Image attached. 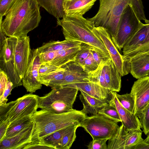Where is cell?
I'll use <instances>...</instances> for the list:
<instances>
[{
	"label": "cell",
	"mask_w": 149,
	"mask_h": 149,
	"mask_svg": "<svg viewBox=\"0 0 149 149\" xmlns=\"http://www.w3.org/2000/svg\"><path fill=\"white\" fill-rule=\"evenodd\" d=\"M98 113L109 118L118 122L121 121L116 109L109 103L101 109Z\"/></svg>",
	"instance_id": "d6a6232c"
},
{
	"label": "cell",
	"mask_w": 149,
	"mask_h": 149,
	"mask_svg": "<svg viewBox=\"0 0 149 149\" xmlns=\"http://www.w3.org/2000/svg\"><path fill=\"white\" fill-rule=\"evenodd\" d=\"M57 24L62 27L65 40L87 44L111 57L93 22L79 15H64L57 19Z\"/></svg>",
	"instance_id": "7a4b0ae2"
},
{
	"label": "cell",
	"mask_w": 149,
	"mask_h": 149,
	"mask_svg": "<svg viewBox=\"0 0 149 149\" xmlns=\"http://www.w3.org/2000/svg\"><path fill=\"white\" fill-rule=\"evenodd\" d=\"M80 91L79 98L83 105V108L81 111L86 115L97 114L101 109L109 103L110 100L99 99L92 97L82 91Z\"/></svg>",
	"instance_id": "ffe728a7"
},
{
	"label": "cell",
	"mask_w": 149,
	"mask_h": 149,
	"mask_svg": "<svg viewBox=\"0 0 149 149\" xmlns=\"http://www.w3.org/2000/svg\"><path fill=\"white\" fill-rule=\"evenodd\" d=\"M90 52L95 61L99 65L111 58V57L93 47H91Z\"/></svg>",
	"instance_id": "f35d334b"
},
{
	"label": "cell",
	"mask_w": 149,
	"mask_h": 149,
	"mask_svg": "<svg viewBox=\"0 0 149 149\" xmlns=\"http://www.w3.org/2000/svg\"><path fill=\"white\" fill-rule=\"evenodd\" d=\"M97 0H64V15L83 16L93 7Z\"/></svg>",
	"instance_id": "d6986e66"
},
{
	"label": "cell",
	"mask_w": 149,
	"mask_h": 149,
	"mask_svg": "<svg viewBox=\"0 0 149 149\" xmlns=\"http://www.w3.org/2000/svg\"><path fill=\"white\" fill-rule=\"evenodd\" d=\"M96 28L111 58L122 76L128 74L130 72V63L124 59L123 55L119 52L107 30L101 26Z\"/></svg>",
	"instance_id": "7c38bea8"
},
{
	"label": "cell",
	"mask_w": 149,
	"mask_h": 149,
	"mask_svg": "<svg viewBox=\"0 0 149 149\" xmlns=\"http://www.w3.org/2000/svg\"><path fill=\"white\" fill-rule=\"evenodd\" d=\"M64 0H37L40 6L57 19L65 15L63 8Z\"/></svg>",
	"instance_id": "d4e9b609"
},
{
	"label": "cell",
	"mask_w": 149,
	"mask_h": 149,
	"mask_svg": "<svg viewBox=\"0 0 149 149\" xmlns=\"http://www.w3.org/2000/svg\"><path fill=\"white\" fill-rule=\"evenodd\" d=\"M81 111L74 109L56 113L41 109L31 115L35 123L31 144L38 143L45 136L69 126L81 123L87 116Z\"/></svg>",
	"instance_id": "3957f363"
},
{
	"label": "cell",
	"mask_w": 149,
	"mask_h": 149,
	"mask_svg": "<svg viewBox=\"0 0 149 149\" xmlns=\"http://www.w3.org/2000/svg\"><path fill=\"white\" fill-rule=\"evenodd\" d=\"M33 122L31 116L17 119L10 122L5 137H10L15 135L29 126Z\"/></svg>",
	"instance_id": "4316f807"
},
{
	"label": "cell",
	"mask_w": 149,
	"mask_h": 149,
	"mask_svg": "<svg viewBox=\"0 0 149 149\" xmlns=\"http://www.w3.org/2000/svg\"><path fill=\"white\" fill-rule=\"evenodd\" d=\"M64 70L61 67L58 70L40 78L41 83L52 89L62 86L64 79Z\"/></svg>",
	"instance_id": "83f0119b"
},
{
	"label": "cell",
	"mask_w": 149,
	"mask_h": 149,
	"mask_svg": "<svg viewBox=\"0 0 149 149\" xmlns=\"http://www.w3.org/2000/svg\"><path fill=\"white\" fill-rule=\"evenodd\" d=\"M61 68L49 63H41L39 71V79L58 70Z\"/></svg>",
	"instance_id": "8d00e7d4"
},
{
	"label": "cell",
	"mask_w": 149,
	"mask_h": 149,
	"mask_svg": "<svg viewBox=\"0 0 149 149\" xmlns=\"http://www.w3.org/2000/svg\"><path fill=\"white\" fill-rule=\"evenodd\" d=\"M41 63L38 48L33 49L27 70L22 81L27 92L32 93L41 88L42 84L39 79V71Z\"/></svg>",
	"instance_id": "4fadbf2b"
},
{
	"label": "cell",
	"mask_w": 149,
	"mask_h": 149,
	"mask_svg": "<svg viewBox=\"0 0 149 149\" xmlns=\"http://www.w3.org/2000/svg\"><path fill=\"white\" fill-rule=\"evenodd\" d=\"M35 127L33 123L28 127L15 135L5 137L0 141V149H25L32 143V136Z\"/></svg>",
	"instance_id": "9a60e30c"
},
{
	"label": "cell",
	"mask_w": 149,
	"mask_h": 149,
	"mask_svg": "<svg viewBox=\"0 0 149 149\" xmlns=\"http://www.w3.org/2000/svg\"><path fill=\"white\" fill-rule=\"evenodd\" d=\"M79 124L69 126L56 131L44 137L40 142L52 149H60L61 140L65 134Z\"/></svg>",
	"instance_id": "cb8c5ba5"
},
{
	"label": "cell",
	"mask_w": 149,
	"mask_h": 149,
	"mask_svg": "<svg viewBox=\"0 0 149 149\" xmlns=\"http://www.w3.org/2000/svg\"><path fill=\"white\" fill-rule=\"evenodd\" d=\"M138 117L142 126L143 131L147 136L149 134V104Z\"/></svg>",
	"instance_id": "d590c367"
},
{
	"label": "cell",
	"mask_w": 149,
	"mask_h": 149,
	"mask_svg": "<svg viewBox=\"0 0 149 149\" xmlns=\"http://www.w3.org/2000/svg\"><path fill=\"white\" fill-rule=\"evenodd\" d=\"M17 38L7 37L0 49V69L7 74L8 80L12 82L13 88L22 85V80L15 68L14 49Z\"/></svg>",
	"instance_id": "30bf717a"
},
{
	"label": "cell",
	"mask_w": 149,
	"mask_h": 149,
	"mask_svg": "<svg viewBox=\"0 0 149 149\" xmlns=\"http://www.w3.org/2000/svg\"><path fill=\"white\" fill-rule=\"evenodd\" d=\"M148 76H149V74H148Z\"/></svg>",
	"instance_id": "681fc988"
},
{
	"label": "cell",
	"mask_w": 149,
	"mask_h": 149,
	"mask_svg": "<svg viewBox=\"0 0 149 149\" xmlns=\"http://www.w3.org/2000/svg\"><path fill=\"white\" fill-rule=\"evenodd\" d=\"M80 124H79L65 134L61 140L60 149H69L71 148L76 138V130L80 127Z\"/></svg>",
	"instance_id": "1f68e13d"
},
{
	"label": "cell",
	"mask_w": 149,
	"mask_h": 149,
	"mask_svg": "<svg viewBox=\"0 0 149 149\" xmlns=\"http://www.w3.org/2000/svg\"><path fill=\"white\" fill-rule=\"evenodd\" d=\"M129 4L131 6L139 20L145 21L146 19L141 0H130Z\"/></svg>",
	"instance_id": "e575fe53"
},
{
	"label": "cell",
	"mask_w": 149,
	"mask_h": 149,
	"mask_svg": "<svg viewBox=\"0 0 149 149\" xmlns=\"http://www.w3.org/2000/svg\"><path fill=\"white\" fill-rule=\"evenodd\" d=\"M128 4L124 9L119 19L116 36L111 38L116 48L120 51L130 39L143 25Z\"/></svg>",
	"instance_id": "9c48e42d"
},
{
	"label": "cell",
	"mask_w": 149,
	"mask_h": 149,
	"mask_svg": "<svg viewBox=\"0 0 149 149\" xmlns=\"http://www.w3.org/2000/svg\"><path fill=\"white\" fill-rule=\"evenodd\" d=\"M142 132L140 129L127 131L125 130L124 136V149H132L142 137Z\"/></svg>",
	"instance_id": "f546056e"
},
{
	"label": "cell",
	"mask_w": 149,
	"mask_h": 149,
	"mask_svg": "<svg viewBox=\"0 0 149 149\" xmlns=\"http://www.w3.org/2000/svg\"><path fill=\"white\" fill-rule=\"evenodd\" d=\"M8 80V78L6 73L0 69V97L4 93Z\"/></svg>",
	"instance_id": "ee69618b"
},
{
	"label": "cell",
	"mask_w": 149,
	"mask_h": 149,
	"mask_svg": "<svg viewBox=\"0 0 149 149\" xmlns=\"http://www.w3.org/2000/svg\"><path fill=\"white\" fill-rule=\"evenodd\" d=\"M64 70V77L62 86L67 85L88 82V73L83 67L74 61L68 63L62 66Z\"/></svg>",
	"instance_id": "e0dca14e"
},
{
	"label": "cell",
	"mask_w": 149,
	"mask_h": 149,
	"mask_svg": "<svg viewBox=\"0 0 149 149\" xmlns=\"http://www.w3.org/2000/svg\"><path fill=\"white\" fill-rule=\"evenodd\" d=\"M99 65L95 61L90 52V55L84 61L82 67L84 71L88 73L96 70Z\"/></svg>",
	"instance_id": "74e56055"
},
{
	"label": "cell",
	"mask_w": 149,
	"mask_h": 149,
	"mask_svg": "<svg viewBox=\"0 0 149 149\" xmlns=\"http://www.w3.org/2000/svg\"><path fill=\"white\" fill-rule=\"evenodd\" d=\"M38 96L27 94L16 100L0 106V121L10 123L17 119L31 116L38 108Z\"/></svg>",
	"instance_id": "8992f818"
},
{
	"label": "cell",
	"mask_w": 149,
	"mask_h": 149,
	"mask_svg": "<svg viewBox=\"0 0 149 149\" xmlns=\"http://www.w3.org/2000/svg\"><path fill=\"white\" fill-rule=\"evenodd\" d=\"M109 103L116 109L121 120L122 124L127 131L140 129L142 126L138 117L125 108L117 98L115 92L110 93Z\"/></svg>",
	"instance_id": "2e32d148"
},
{
	"label": "cell",
	"mask_w": 149,
	"mask_h": 149,
	"mask_svg": "<svg viewBox=\"0 0 149 149\" xmlns=\"http://www.w3.org/2000/svg\"><path fill=\"white\" fill-rule=\"evenodd\" d=\"M79 90L63 86L52 89L48 93L38 97V108L51 113H61L71 111Z\"/></svg>",
	"instance_id": "5b68a950"
},
{
	"label": "cell",
	"mask_w": 149,
	"mask_h": 149,
	"mask_svg": "<svg viewBox=\"0 0 149 149\" xmlns=\"http://www.w3.org/2000/svg\"><path fill=\"white\" fill-rule=\"evenodd\" d=\"M144 140L146 142H149V134L147 135V137L144 139Z\"/></svg>",
	"instance_id": "c3c4849f"
},
{
	"label": "cell",
	"mask_w": 149,
	"mask_h": 149,
	"mask_svg": "<svg viewBox=\"0 0 149 149\" xmlns=\"http://www.w3.org/2000/svg\"><path fill=\"white\" fill-rule=\"evenodd\" d=\"M56 53L57 51H56L39 53V56L41 63H50L55 57Z\"/></svg>",
	"instance_id": "b9f144b4"
},
{
	"label": "cell",
	"mask_w": 149,
	"mask_h": 149,
	"mask_svg": "<svg viewBox=\"0 0 149 149\" xmlns=\"http://www.w3.org/2000/svg\"><path fill=\"white\" fill-rule=\"evenodd\" d=\"M130 72L137 79L148 76L149 54L143 55L130 61Z\"/></svg>",
	"instance_id": "44dd1931"
},
{
	"label": "cell",
	"mask_w": 149,
	"mask_h": 149,
	"mask_svg": "<svg viewBox=\"0 0 149 149\" xmlns=\"http://www.w3.org/2000/svg\"><path fill=\"white\" fill-rule=\"evenodd\" d=\"M115 94L121 105L131 113H134L135 101L131 93H126L120 95L115 92Z\"/></svg>",
	"instance_id": "4dcf8cb0"
},
{
	"label": "cell",
	"mask_w": 149,
	"mask_h": 149,
	"mask_svg": "<svg viewBox=\"0 0 149 149\" xmlns=\"http://www.w3.org/2000/svg\"><path fill=\"white\" fill-rule=\"evenodd\" d=\"M149 54V31L143 42L135 49L125 55L123 58L126 61L130 62L132 59L143 55Z\"/></svg>",
	"instance_id": "f1b7e54d"
},
{
	"label": "cell",
	"mask_w": 149,
	"mask_h": 149,
	"mask_svg": "<svg viewBox=\"0 0 149 149\" xmlns=\"http://www.w3.org/2000/svg\"><path fill=\"white\" fill-rule=\"evenodd\" d=\"M6 36L1 27L0 26V49L3 46L6 41L7 38Z\"/></svg>",
	"instance_id": "7dc6e473"
},
{
	"label": "cell",
	"mask_w": 149,
	"mask_h": 149,
	"mask_svg": "<svg viewBox=\"0 0 149 149\" xmlns=\"http://www.w3.org/2000/svg\"><path fill=\"white\" fill-rule=\"evenodd\" d=\"M16 0H0V16H5Z\"/></svg>",
	"instance_id": "60d3db41"
},
{
	"label": "cell",
	"mask_w": 149,
	"mask_h": 149,
	"mask_svg": "<svg viewBox=\"0 0 149 149\" xmlns=\"http://www.w3.org/2000/svg\"><path fill=\"white\" fill-rule=\"evenodd\" d=\"M130 0H99L97 13L88 19L93 22L95 26L104 28L111 37H114L117 32L120 18Z\"/></svg>",
	"instance_id": "277c9868"
},
{
	"label": "cell",
	"mask_w": 149,
	"mask_h": 149,
	"mask_svg": "<svg viewBox=\"0 0 149 149\" xmlns=\"http://www.w3.org/2000/svg\"><path fill=\"white\" fill-rule=\"evenodd\" d=\"M13 88V85L12 82L8 80L6 86L2 96L0 97V106L7 103V97L11 94V92Z\"/></svg>",
	"instance_id": "7bdbcfd3"
},
{
	"label": "cell",
	"mask_w": 149,
	"mask_h": 149,
	"mask_svg": "<svg viewBox=\"0 0 149 149\" xmlns=\"http://www.w3.org/2000/svg\"><path fill=\"white\" fill-rule=\"evenodd\" d=\"M10 123L7 120L0 121V141L6 136V134L8 126Z\"/></svg>",
	"instance_id": "f6af8a7d"
},
{
	"label": "cell",
	"mask_w": 149,
	"mask_h": 149,
	"mask_svg": "<svg viewBox=\"0 0 149 149\" xmlns=\"http://www.w3.org/2000/svg\"><path fill=\"white\" fill-rule=\"evenodd\" d=\"M121 76L111 58L88 73L87 81L98 84L111 92H118L120 90Z\"/></svg>",
	"instance_id": "52a82bcc"
},
{
	"label": "cell",
	"mask_w": 149,
	"mask_h": 149,
	"mask_svg": "<svg viewBox=\"0 0 149 149\" xmlns=\"http://www.w3.org/2000/svg\"><path fill=\"white\" fill-rule=\"evenodd\" d=\"M130 93L135 101L134 113L138 117L149 104V76L135 81Z\"/></svg>",
	"instance_id": "5bb4252c"
},
{
	"label": "cell",
	"mask_w": 149,
	"mask_h": 149,
	"mask_svg": "<svg viewBox=\"0 0 149 149\" xmlns=\"http://www.w3.org/2000/svg\"><path fill=\"white\" fill-rule=\"evenodd\" d=\"M81 46L57 51L55 57L50 63L61 68L69 62L74 61Z\"/></svg>",
	"instance_id": "484cf974"
},
{
	"label": "cell",
	"mask_w": 149,
	"mask_h": 149,
	"mask_svg": "<svg viewBox=\"0 0 149 149\" xmlns=\"http://www.w3.org/2000/svg\"><path fill=\"white\" fill-rule=\"evenodd\" d=\"M65 86L77 89L82 91L91 96L99 99L109 100L111 97V92L109 89L101 86L95 83L85 82L71 84Z\"/></svg>",
	"instance_id": "ac0fdd59"
},
{
	"label": "cell",
	"mask_w": 149,
	"mask_h": 149,
	"mask_svg": "<svg viewBox=\"0 0 149 149\" xmlns=\"http://www.w3.org/2000/svg\"><path fill=\"white\" fill-rule=\"evenodd\" d=\"M82 43L77 41L65 40L59 41H50L38 48L39 53L53 51H60L80 47Z\"/></svg>",
	"instance_id": "603a6c76"
},
{
	"label": "cell",
	"mask_w": 149,
	"mask_h": 149,
	"mask_svg": "<svg viewBox=\"0 0 149 149\" xmlns=\"http://www.w3.org/2000/svg\"><path fill=\"white\" fill-rule=\"evenodd\" d=\"M108 139H93L88 145V149H107V145L106 142Z\"/></svg>",
	"instance_id": "ab89813d"
},
{
	"label": "cell",
	"mask_w": 149,
	"mask_h": 149,
	"mask_svg": "<svg viewBox=\"0 0 149 149\" xmlns=\"http://www.w3.org/2000/svg\"><path fill=\"white\" fill-rule=\"evenodd\" d=\"M40 9L37 0H16L4 19L0 17V26L9 37H26L39 25L41 18Z\"/></svg>",
	"instance_id": "6da1fadb"
},
{
	"label": "cell",
	"mask_w": 149,
	"mask_h": 149,
	"mask_svg": "<svg viewBox=\"0 0 149 149\" xmlns=\"http://www.w3.org/2000/svg\"><path fill=\"white\" fill-rule=\"evenodd\" d=\"M32 53L29 37L17 38L14 49L15 66L22 80L27 70Z\"/></svg>",
	"instance_id": "8fae6325"
},
{
	"label": "cell",
	"mask_w": 149,
	"mask_h": 149,
	"mask_svg": "<svg viewBox=\"0 0 149 149\" xmlns=\"http://www.w3.org/2000/svg\"><path fill=\"white\" fill-rule=\"evenodd\" d=\"M132 149H149V142L143 139L139 141Z\"/></svg>",
	"instance_id": "bcb514c9"
},
{
	"label": "cell",
	"mask_w": 149,
	"mask_h": 149,
	"mask_svg": "<svg viewBox=\"0 0 149 149\" xmlns=\"http://www.w3.org/2000/svg\"><path fill=\"white\" fill-rule=\"evenodd\" d=\"M145 22L146 24H143L124 45L123 48V55L135 49L145 39L149 31V20L146 19Z\"/></svg>",
	"instance_id": "7402d4cb"
},
{
	"label": "cell",
	"mask_w": 149,
	"mask_h": 149,
	"mask_svg": "<svg viewBox=\"0 0 149 149\" xmlns=\"http://www.w3.org/2000/svg\"><path fill=\"white\" fill-rule=\"evenodd\" d=\"M91 47L87 44L82 43L74 61L75 63L82 67L84 61L90 54Z\"/></svg>",
	"instance_id": "836d02e7"
},
{
	"label": "cell",
	"mask_w": 149,
	"mask_h": 149,
	"mask_svg": "<svg viewBox=\"0 0 149 149\" xmlns=\"http://www.w3.org/2000/svg\"><path fill=\"white\" fill-rule=\"evenodd\" d=\"M117 121L97 113L86 116L80 127L91 136L93 139H109L118 131L119 127Z\"/></svg>",
	"instance_id": "ba28073f"
}]
</instances>
